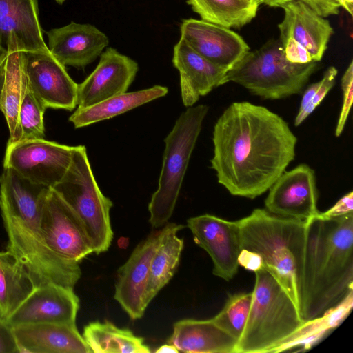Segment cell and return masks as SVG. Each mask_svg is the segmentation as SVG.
<instances>
[{
  "instance_id": "obj_1",
  "label": "cell",
  "mask_w": 353,
  "mask_h": 353,
  "mask_svg": "<svg viewBox=\"0 0 353 353\" xmlns=\"http://www.w3.org/2000/svg\"><path fill=\"white\" fill-rule=\"evenodd\" d=\"M211 168L233 196L255 199L268 191L294 159L297 138L279 114L248 101L234 102L212 133Z\"/></svg>"
},
{
  "instance_id": "obj_2",
  "label": "cell",
  "mask_w": 353,
  "mask_h": 353,
  "mask_svg": "<svg viewBox=\"0 0 353 353\" xmlns=\"http://www.w3.org/2000/svg\"><path fill=\"white\" fill-rule=\"evenodd\" d=\"M320 213L305 221L297 276L298 307L305 322L322 316L353 292V212L335 217Z\"/></svg>"
},
{
  "instance_id": "obj_3",
  "label": "cell",
  "mask_w": 353,
  "mask_h": 353,
  "mask_svg": "<svg viewBox=\"0 0 353 353\" xmlns=\"http://www.w3.org/2000/svg\"><path fill=\"white\" fill-rule=\"evenodd\" d=\"M50 189L3 168L0 210L8 236L6 250L24 267L34 288L50 283L74 288L81 276L79 263L52 251L41 228L42 209Z\"/></svg>"
},
{
  "instance_id": "obj_4",
  "label": "cell",
  "mask_w": 353,
  "mask_h": 353,
  "mask_svg": "<svg viewBox=\"0 0 353 353\" xmlns=\"http://www.w3.org/2000/svg\"><path fill=\"white\" fill-rule=\"evenodd\" d=\"M236 222L241 249L261 257L263 267L278 279L298 307L297 276L306 239V221L256 208Z\"/></svg>"
},
{
  "instance_id": "obj_5",
  "label": "cell",
  "mask_w": 353,
  "mask_h": 353,
  "mask_svg": "<svg viewBox=\"0 0 353 353\" xmlns=\"http://www.w3.org/2000/svg\"><path fill=\"white\" fill-rule=\"evenodd\" d=\"M254 273L251 306L236 353L275 352L305 323L294 302L269 270L263 267Z\"/></svg>"
},
{
  "instance_id": "obj_6",
  "label": "cell",
  "mask_w": 353,
  "mask_h": 353,
  "mask_svg": "<svg viewBox=\"0 0 353 353\" xmlns=\"http://www.w3.org/2000/svg\"><path fill=\"white\" fill-rule=\"evenodd\" d=\"M318 62L299 64L288 61L279 39H272L259 49L248 51L227 72L228 82L246 88L264 99H281L303 92Z\"/></svg>"
},
{
  "instance_id": "obj_7",
  "label": "cell",
  "mask_w": 353,
  "mask_h": 353,
  "mask_svg": "<svg viewBox=\"0 0 353 353\" xmlns=\"http://www.w3.org/2000/svg\"><path fill=\"white\" fill-rule=\"evenodd\" d=\"M52 189L74 212L93 252H106L113 238L110 218L113 203L99 189L84 145L74 147L68 171Z\"/></svg>"
},
{
  "instance_id": "obj_8",
  "label": "cell",
  "mask_w": 353,
  "mask_h": 353,
  "mask_svg": "<svg viewBox=\"0 0 353 353\" xmlns=\"http://www.w3.org/2000/svg\"><path fill=\"white\" fill-rule=\"evenodd\" d=\"M208 110L209 107L203 104L187 108L164 139L165 150L158 188L148 204L149 222L154 228L163 226L172 215Z\"/></svg>"
},
{
  "instance_id": "obj_9",
  "label": "cell",
  "mask_w": 353,
  "mask_h": 353,
  "mask_svg": "<svg viewBox=\"0 0 353 353\" xmlns=\"http://www.w3.org/2000/svg\"><path fill=\"white\" fill-rule=\"evenodd\" d=\"M74 147L45 139L8 142L3 168H12L32 183L52 188L68 171Z\"/></svg>"
},
{
  "instance_id": "obj_10",
  "label": "cell",
  "mask_w": 353,
  "mask_h": 353,
  "mask_svg": "<svg viewBox=\"0 0 353 353\" xmlns=\"http://www.w3.org/2000/svg\"><path fill=\"white\" fill-rule=\"evenodd\" d=\"M23 63L28 85L46 108H76L78 84L49 50L23 52Z\"/></svg>"
},
{
  "instance_id": "obj_11",
  "label": "cell",
  "mask_w": 353,
  "mask_h": 353,
  "mask_svg": "<svg viewBox=\"0 0 353 353\" xmlns=\"http://www.w3.org/2000/svg\"><path fill=\"white\" fill-rule=\"evenodd\" d=\"M196 245L205 250L213 262V274L227 281L237 273L241 251L236 221L212 214L191 217L187 221Z\"/></svg>"
},
{
  "instance_id": "obj_12",
  "label": "cell",
  "mask_w": 353,
  "mask_h": 353,
  "mask_svg": "<svg viewBox=\"0 0 353 353\" xmlns=\"http://www.w3.org/2000/svg\"><path fill=\"white\" fill-rule=\"evenodd\" d=\"M268 190L265 206L273 214L306 221L320 213L315 172L305 163L285 171Z\"/></svg>"
},
{
  "instance_id": "obj_13",
  "label": "cell",
  "mask_w": 353,
  "mask_h": 353,
  "mask_svg": "<svg viewBox=\"0 0 353 353\" xmlns=\"http://www.w3.org/2000/svg\"><path fill=\"white\" fill-rule=\"evenodd\" d=\"M41 223L48 246L60 257L80 263L93 253L74 212L52 188L42 209Z\"/></svg>"
},
{
  "instance_id": "obj_14",
  "label": "cell",
  "mask_w": 353,
  "mask_h": 353,
  "mask_svg": "<svg viewBox=\"0 0 353 353\" xmlns=\"http://www.w3.org/2000/svg\"><path fill=\"white\" fill-rule=\"evenodd\" d=\"M182 38L194 50L229 71L250 51L241 36L230 28L201 19H183Z\"/></svg>"
},
{
  "instance_id": "obj_15",
  "label": "cell",
  "mask_w": 353,
  "mask_h": 353,
  "mask_svg": "<svg viewBox=\"0 0 353 353\" xmlns=\"http://www.w3.org/2000/svg\"><path fill=\"white\" fill-rule=\"evenodd\" d=\"M92 72L78 84L77 108H85L125 92L139 70L132 59L109 47Z\"/></svg>"
},
{
  "instance_id": "obj_16",
  "label": "cell",
  "mask_w": 353,
  "mask_h": 353,
  "mask_svg": "<svg viewBox=\"0 0 353 353\" xmlns=\"http://www.w3.org/2000/svg\"><path fill=\"white\" fill-rule=\"evenodd\" d=\"M160 233L161 230L150 232L118 270L114 299L132 320L141 319L146 309L144 295Z\"/></svg>"
},
{
  "instance_id": "obj_17",
  "label": "cell",
  "mask_w": 353,
  "mask_h": 353,
  "mask_svg": "<svg viewBox=\"0 0 353 353\" xmlns=\"http://www.w3.org/2000/svg\"><path fill=\"white\" fill-rule=\"evenodd\" d=\"M79 299L74 288L50 283L36 288L6 320L12 326L25 323L76 324Z\"/></svg>"
},
{
  "instance_id": "obj_18",
  "label": "cell",
  "mask_w": 353,
  "mask_h": 353,
  "mask_svg": "<svg viewBox=\"0 0 353 353\" xmlns=\"http://www.w3.org/2000/svg\"><path fill=\"white\" fill-rule=\"evenodd\" d=\"M48 48L64 66L84 68L101 55L109 44L108 37L89 23L69 24L46 32Z\"/></svg>"
},
{
  "instance_id": "obj_19",
  "label": "cell",
  "mask_w": 353,
  "mask_h": 353,
  "mask_svg": "<svg viewBox=\"0 0 353 353\" xmlns=\"http://www.w3.org/2000/svg\"><path fill=\"white\" fill-rule=\"evenodd\" d=\"M172 63L179 72L181 99L187 108L228 83V71L199 54L182 38L174 47Z\"/></svg>"
},
{
  "instance_id": "obj_20",
  "label": "cell",
  "mask_w": 353,
  "mask_h": 353,
  "mask_svg": "<svg viewBox=\"0 0 353 353\" xmlns=\"http://www.w3.org/2000/svg\"><path fill=\"white\" fill-rule=\"evenodd\" d=\"M20 353H90L76 324L25 323L12 326Z\"/></svg>"
},
{
  "instance_id": "obj_21",
  "label": "cell",
  "mask_w": 353,
  "mask_h": 353,
  "mask_svg": "<svg viewBox=\"0 0 353 353\" xmlns=\"http://www.w3.org/2000/svg\"><path fill=\"white\" fill-rule=\"evenodd\" d=\"M282 8L284 18L278 25L281 43L292 38L306 48L312 61H320L334 32L329 21L300 1L293 0Z\"/></svg>"
},
{
  "instance_id": "obj_22",
  "label": "cell",
  "mask_w": 353,
  "mask_h": 353,
  "mask_svg": "<svg viewBox=\"0 0 353 353\" xmlns=\"http://www.w3.org/2000/svg\"><path fill=\"white\" fill-rule=\"evenodd\" d=\"M12 35L23 52L48 50L37 0H0V44L7 51Z\"/></svg>"
},
{
  "instance_id": "obj_23",
  "label": "cell",
  "mask_w": 353,
  "mask_h": 353,
  "mask_svg": "<svg viewBox=\"0 0 353 353\" xmlns=\"http://www.w3.org/2000/svg\"><path fill=\"white\" fill-rule=\"evenodd\" d=\"M238 341L214 321L185 319L176 321L168 343L188 353H236Z\"/></svg>"
},
{
  "instance_id": "obj_24",
  "label": "cell",
  "mask_w": 353,
  "mask_h": 353,
  "mask_svg": "<svg viewBox=\"0 0 353 353\" xmlns=\"http://www.w3.org/2000/svg\"><path fill=\"white\" fill-rule=\"evenodd\" d=\"M28 86L23 51L18 46L15 37L12 35L4 62V81L0 106L9 129L8 142H16L21 139L19 112Z\"/></svg>"
},
{
  "instance_id": "obj_25",
  "label": "cell",
  "mask_w": 353,
  "mask_h": 353,
  "mask_svg": "<svg viewBox=\"0 0 353 353\" xmlns=\"http://www.w3.org/2000/svg\"><path fill=\"white\" fill-rule=\"evenodd\" d=\"M184 225L167 223L161 230L159 243L152 256L144 295V305L149 303L174 276L179 264L183 248V239L177 232Z\"/></svg>"
},
{
  "instance_id": "obj_26",
  "label": "cell",
  "mask_w": 353,
  "mask_h": 353,
  "mask_svg": "<svg viewBox=\"0 0 353 353\" xmlns=\"http://www.w3.org/2000/svg\"><path fill=\"white\" fill-rule=\"evenodd\" d=\"M168 89L165 86L153 87L130 92L114 95L97 104L77 108L69 117L75 128L85 127L93 123L110 119L117 115L165 96Z\"/></svg>"
},
{
  "instance_id": "obj_27",
  "label": "cell",
  "mask_w": 353,
  "mask_h": 353,
  "mask_svg": "<svg viewBox=\"0 0 353 353\" xmlns=\"http://www.w3.org/2000/svg\"><path fill=\"white\" fill-rule=\"evenodd\" d=\"M83 337L94 353H149L144 339L110 321H93L83 328Z\"/></svg>"
},
{
  "instance_id": "obj_28",
  "label": "cell",
  "mask_w": 353,
  "mask_h": 353,
  "mask_svg": "<svg viewBox=\"0 0 353 353\" xmlns=\"http://www.w3.org/2000/svg\"><path fill=\"white\" fill-rule=\"evenodd\" d=\"M34 289L22 264L9 251H0V317L7 320Z\"/></svg>"
},
{
  "instance_id": "obj_29",
  "label": "cell",
  "mask_w": 353,
  "mask_h": 353,
  "mask_svg": "<svg viewBox=\"0 0 353 353\" xmlns=\"http://www.w3.org/2000/svg\"><path fill=\"white\" fill-rule=\"evenodd\" d=\"M201 20L240 28L255 18L259 5L254 0H187Z\"/></svg>"
},
{
  "instance_id": "obj_30",
  "label": "cell",
  "mask_w": 353,
  "mask_h": 353,
  "mask_svg": "<svg viewBox=\"0 0 353 353\" xmlns=\"http://www.w3.org/2000/svg\"><path fill=\"white\" fill-rule=\"evenodd\" d=\"M252 299V292L230 295L222 310L212 319L239 341L247 322Z\"/></svg>"
},
{
  "instance_id": "obj_31",
  "label": "cell",
  "mask_w": 353,
  "mask_h": 353,
  "mask_svg": "<svg viewBox=\"0 0 353 353\" xmlns=\"http://www.w3.org/2000/svg\"><path fill=\"white\" fill-rule=\"evenodd\" d=\"M46 109L28 85L22 99L19 112L21 131L19 141L45 138L43 115Z\"/></svg>"
},
{
  "instance_id": "obj_32",
  "label": "cell",
  "mask_w": 353,
  "mask_h": 353,
  "mask_svg": "<svg viewBox=\"0 0 353 353\" xmlns=\"http://www.w3.org/2000/svg\"><path fill=\"white\" fill-rule=\"evenodd\" d=\"M338 74L337 69L334 66L329 67L320 80V85L310 103L301 112H298L294 125L299 126L309 117L321 103L328 92L332 88Z\"/></svg>"
},
{
  "instance_id": "obj_33",
  "label": "cell",
  "mask_w": 353,
  "mask_h": 353,
  "mask_svg": "<svg viewBox=\"0 0 353 353\" xmlns=\"http://www.w3.org/2000/svg\"><path fill=\"white\" fill-rule=\"evenodd\" d=\"M343 105L335 129V136L339 137L343 131L353 100V61L352 60L341 78Z\"/></svg>"
},
{
  "instance_id": "obj_34",
  "label": "cell",
  "mask_w": 353,
  "mask_h": 353,
  "mask_svg": "<svg viewBox=\"0 0 353 353\" xmlns=\"http://www.w3.org/2000/svg\"><path fill=\"white\" fill-rule=\"evenodd\" d=\"M286 59L293 63L304 64L312 61L310 54L301 43L292 38L282 43Z\"/></svg>"
},
{
  "instance_id": "obj_35",
  "label": "cell",
  "mask_w": 353,
  "mask_h": 353,
  "mask_svg": "<svg viewBox=\"0 0 353 353\" xmlns=\"http://www.w3.org/2000/svg\"><path fill=\"white\" fill-rule=\"evenodd\" d=\"M0 353H20L12 326L0 317Z\"/></svg>"
},
{
  "instance_id": "obj_36",
  "label": "cell",
  "mask_w": 353,
  "mask_h": 353,
  "mask_svg": "<svg viewBox=\"0 0 353 353\" xmlns=\"http://www.w3.org/2000/svg\"><path fill=\"white\" fill-rule=\"evenodd\" d=\"M310 7L318 14L323 17L335 15L339 13L338 0H297Z\"/></svg>"
},
{
  "instance_id": "obj_37",
  "label": "cell",
  "mask_w": 353,
  "mask_h": 353,
  "mask_svg": "<svg viewBox=\"0 0 353 353\" xmlns=\"http://www.w3.org/2000/svg\"><path fill=\"white\" fill-rule=\"evenodd\" d=\"M353 212V192L352 191L341 198L331 208L321 215L324 217H335Z\"/></svg>"
},
{
  "instance_id": "obj_38",
  "label": "cell",
  "mask_w": 353,
  "mask_h": 353,
  "mask_svg": "<svg viewBox=\"0 0 353 353\" xmlns=\"http://www.w3.org/2000/svg\"><path fill=\"white\" fill-rule=\"evenodd\" d=\"M239 265L255 272L263 267L261 257L256 253L242 249L238 258Z\"/></svg>"
},
{
  "instance_id": "obj_39",
  "label": "cell",
  "mask_w": 353,
  "mask_h": 353,
  "mask_svg": "<svg viewBox=\"0 0 353 353\" xmlns=\"http://www.w3.org/2000/svg\"><path fill=\"white\" fill-rule=\"evenodd\" d=\"M320 85V81H317L316 83L310 84L307 89L303 92L299 110L298 112L303 111L307 105L310 103L311 101L312 97H314V94L316 93L318 88Z\"/></svg>"
},
{
  "instance_id": "obj_40",
  "label": "cell",
  "mask_w": 353,
  "mask_h": 353,
  "mask_svg": "<svg viewBox=\"0 0 353 353\" xmlns=\"http://www.w3.org/2000/svg\"><path fill=\"white\" fill-rule=\"evenodd\" d=\"M8 54V51L4 49L0 44V106L1 93L4 81V62Z\"/></svg>"
},
{
  "instance_id": "obj_41",
  "label": "cell",
  "mask_w": 353,
  "mask_h": 353,
  "mask_svg": "<svg viewBox=\"0 0 353 353\" xmlns=\"http://www.w3.org/2000/svg\"><path fill=\"white\" fill-rule=\"evenodd\" d=\"M259 6L261 4H265L269 7L274 8H282L286 3L293 0H254Z\"/></svg>"
},
{
  "instance_id": "obj_42",
  "label": "cell",
  "mask_w": 353,
  "mask_h": 353,
  "mask_svg": "<svg viewBox=\"0 0 353 353\" xmlns=\"http://www.w3.org/2000/svg\"><path fill=\"white\" fill-rule=\"evenodd\" d=\"M156 353H178L179 350L172 344L168 343L159 347L156 350Z\"/></svg>"
},
{
  "instance_id": "obj_43",
  "label": "cell",
  "mask_w": 353,
  "mask_h": 353,
  "mask_svg": "<svg viewBox=\"0 0 353 353\" xmlns=\"http://www.w3.org/2000/svg\"><path fill=\"white\" fill-rule=\"evenodd\" d=\"M342 6L351 16L353 14V0H338Z\"/></svg>"
},
{
  "instance_id": "obj_44",
  "label": "cell",
  "mask_w": 353,
  "mask_h": 353,
  "mask_svg": "<svg viewBox=\"0 0 353 353\" xmlns=\"http://www.w3.org/2000/svg\"><path fill=\"white\" fill-rule=\"evenodd\" d=\"M55 1H56L57 3H59V4L61 5V4H63V3L65 1V0H55Z\"/></svg>"
}]
</instances>
